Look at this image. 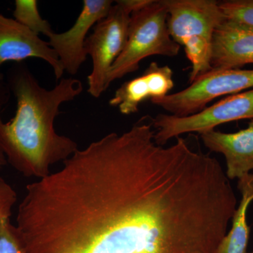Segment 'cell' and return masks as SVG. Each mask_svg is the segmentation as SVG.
Masks as SVG:
<instances>
[{"label":"cell","instance_id":"19","mask_svg":"<svg viewBox=\"0 0 253 253\" xmlns=\"http://www.w3.org/2000/svg\"></svg>","mask_w":253,"mask_h":253},{"label":"cell","instance_id":"6","mask_svg":"<svg viewBox=\"0 0 253 253\" xmlns=\"http://www.w3.org/2000/svg\"><path fill=\"white\" fill-rule=\"evenodd\" d=\"M244 119H253V89L229 95L191 116L176 117L170 114H158L151 119V123L156 129L155 141L164 146L172 138L186 133L201 134L224 123Z\"/></svg>","mask_w":253,"mask_h":253},{"label":"cell","instance_id":"5","mask_svg":"<svg viewBox=\"0 0 253 253\" xmlns=\"http://www.w3.org/2000/svg\"><path fill=\"white\" fill-rule=\"evenodd\" d=\"M109 14L95 25L86 38L84 49L92 60V70L88 76L87 91L100 97L108 89L110 70L124 49L132 10L126 0L116 1Z\"/></svg>","mask_w":253,"mask_h":253},{"label":"cell","instance_id":"16","mask_svg":"<svg viewBox=\"0 0 253 253\" xmlns=\"http://www.w3.org/2000/svg\"><path fill=\"white\" fill-rule=\"evenodd\" d=\"M0 253H26L17 228L10 219L0 221Z\"/></svg>","mask_w":253,"mask_h":253},{"label":"cell","instance_id":"13","mask_svg":"<svg viewBox=\"0 0 253 253\" xmlns=\"http://www.w3.org/2000/svg\"><path fill=\"white\" fill-rule=\"evenodd\" d=\"M238 189L241 192V200L231 220L232 226L221 240L215 253H247L250 226L246 214L253 201V172L240 178Z\"/></svg>","mask_w":253,"mask_h":253},{"label":"cell","instance_id":"7","mask_svg":"<svg viewBox=\"0 0 253 253\" xmlns=\"http://www.w3.org/2000/svg\"><path fill=\"white\" fill-rule=\"evenodd\" d=\"M253 89V69L212 70L191 85L151 103L176 117L200 112L213 100Z\"/></svg>","mask_w":253,"mask_h":253},{"label":"cell","instance_id":"12","mask_svg":"<svg viewBox=\"0 0 253 253\" xmlns=\"http://www.w3.org/2000/svg\"><path fill=\"white\" fill-rule=\"evenodd\" d=\"M201 138L206 148L224 156L229 179H239L253 171V119L246 129L236 132L212 129L202 133Z\"/></svg>","mask_w":253,"mask_h":253},{"label":"cell","instance_id":"10","mask_svg":"<svg viewBox=\"0 0 253 253\" xmlns=\"http://www.w3.org/2000/svg\"><path fill=\"white\" fill-rule=\"evenodd\" d=\"M173 71L168 66L151 62L139 77L126 82L110 99L109 105L125 116L135 113L146 100L161 99L169 94L174 86Z\"/></svg>","mask_w":253,"mask_h":253},{"label":"cell","instance_id":"11","mask_svg":"<svg viewBox=\"0 0 253 253\" xmlns=\"http://www.w3.org/2000/svg\"><path fill=\"white\" fill-rule=\"evenodd\" d=\"M253 63V26L225 19L213 36V70L240 69Z\"/></svg>","mask_w":253,"mask_h":253},{"label":"cell","instance_id":"8","mask_svg":"<svg viewBox=\"0 0 253 253\" xmlns=\"http://www.w3.org/2000/svg\"><path fill=\"white\" fill-rule=\"evenodd\" d=\"M111 0H84L81 14L72 27L61 33H53L49 44L59 57L63 70L71 76L77 74L86 61L84 43L89 30L106 17L113 6Z\"/></svg>","mask_w":253,"mask_h":253},{"label":"cell","instance_id":"15","mask_svg":"<svg viewBox=\"0 0 253 253\" xmlns=\"http://www.w3.org/2000/svg\"><path fill=\"white\" fill-rule=\"evenodd\" d=\"M219 6L226 19L253 26V0H225Z\"/></svg>","mask_w":253,"mask_h":253},{"label":"cell","instance_id":"3","mask_svg":"<svg viewBox=\"0 0 253 253\" xmlns=\"http://www.w3.org/2000/svg\"><path fill=\"white\" fill-rule=\"evenodd\" d=\"M171 38L191 63L189 83L212 71L213 36L225 19L216 0H162Z\"/></svg>","mask_w":253,"mask_h":253},{"label":"cell","instance_id":"9","mask_svg":"<svg viewBox=\"0 0 253 253\" xmlns=\"http://www.w3.org/2000/svg\"><path fill=\"white\" fill-rule=\"evenodd\" d=\"M29 58L46 61L52 68L56 80L62 79L64 70L48 42L43 41L14 18L0 14V83L4 82L1 68L4 63L21 62Z\"/></svg>","mask_w":253,"mask_h":253},{"label":"cell","instance_id":"1","mask_svg":"<svg viewBox=\"0 0 253 253\" xmlns=\"http://www.w3.org/2000/svg\"><path fill=\"white\" fill-rule=\"evenodd\" d=\"M139 121L31 183L16 228L26 253H215L237 206L217 158Z\"/></svg>","mask_w":253,"mask_h":253},{"label":"cell","instance_id":"17","mask_svg":"<svg viewBox=\"0 0 253 253\" xmlns=\"http://www.w3.org/2000/svg\"><path fill=\"white\" fill-rule=\"evenodd\" d=\"M17 201V194L9 183L0 176V221L10 219L14 205Z\"/></svg>","mask_w":253,"mask_h":253},{"label":"cell","instance_id":"4","mask_svg":"<svg viewBox=\"0 0 253 253\" xmlns=\"http://www.w3.org/2000/svg\"><path fill=\"white\" fill-rule=\"evenodd\" d=\"M167 20L162 0H151L131 14L126 44L110 70L108 87L116 80L137 71L141 61L149 56H177L181 46L171 38Z\"/></svg>","mask_w":253,"mask_h":253},{"label":"cell","instance_id":"14","mask_svg":"<svg viewBox=\"0 0 253 253\" xmlns=\"http://www.w3.org/2000/svg\"><path fill=\"white\" fill-rule=\"evenodd\" d=\"M13 15L17 22L38 36L42 34L48 38L54 33L50 23L40 14L37 0H16Z\"/></svg>","mask_w":253,"mask_h":253},{"label":"cell","instance_id":"18","mask_svg":"<svg viewBox=\"0 0 253 253\" xmlns=\"http://www.w3.org/2000/svg\"><path fill=\"white\" fill-rule=\"evenodd\" d=\"M10 97L9 86L6 85L4 82L0 83V113L2 111L5 105L7 104ZM1 118V115H0ZM7 164V161L5 157L2 150L0 147V170L3 169Z\"/></svg>","mask_w":253,"mask_h":253},{"label":"cell","instance_id":"2","mask_svg":"<svg viewBox=\"0 0 253 253\" xmlns=\"http://www.w3.org/2000/svg\"><path fill=\"white\" fill-rule=\"evenodd\" d=\"M9 83L16 111L9 122L0 118V147L18 172L42 179L51 173V166L66 161L78 149L76 141L56 132L54 123L62 104L83 92V84L76 78H62L46 89L24 66L16 68Z\"/></svg>","mask_w":253,"mask_h":253}]
</instances>
